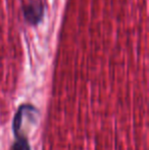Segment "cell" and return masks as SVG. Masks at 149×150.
<instances>
[{"label":"cell","mask_w":149,"mask_h":150,"mask_svg":"<svg viewBox=\"0 0 149 150\" xmlns=\"http://www.w3.org/2000/svg\"><path fill=\"white\" fill-rule=\"evenodd\" d=\"M24 18L29 24H38L43 18L44 5L41 0H31L23 6Z\"/></svg>","instance_id":"1"},{"label":"cell","mask_w":149,"mask_h":150,"mask_svg":"<svg viewBox=\"0 0 149 150\" xmlns=\"http://www.w3.org/2000/svg\"><path fill=\"white\" fill-rule=\"evenodd\" d=\"M16 141L14 142V144L12 145L11 150H31L30 144L28 142V139L20 134V131L18 133H16Z\"/></svg>","instance_id":"2"}]
</instances>
